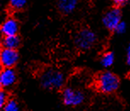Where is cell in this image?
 <instances>
[{
	"label": "cell",
	"mask_w": 130,
	"mask_h": 111,
	"mask_svg": "<svg viewBox=\"0 0 130 111\" xmlns=\"http://www.w3.org/2000/svg\"><path fill=\"white\" fill-rule=\"evenodd\" d=\"M120 87V79L111 71L100 73L96 79V88L100 92L111 94L115 92Z\"/></svg>",
	"instance_id": "cell-2"
},
{
	"label": "cell",
	"mask_w": 130,
	"mask_h": 111,
	"mask_svg": "<svg viewBox=\"0 0 130 111\" xmlns=\"http://www.w3.org/2000/svg\"><path fill=\"white\" fill-rule=\"evenodd\" d=\"M96 42V35L89 29H83L78 31L75 38V44L82 50L91 48Z\"/></svg>",
	"instance_id": "cell-3"
},
{
	"label": "cell",
	"mask_w": 130,
	"mask_h": 111,
	"mask_svg": "<svg viewBox=\"0 0 130 111\" xmlns=\"http://www.w3.org/2000/svg\"><path fill=\"white\" fill-rule=\"evenodd\" d=\"M3 111H20L19 103L15 99L9 98L3 107Z\"/></svg>",
	"instance_id": "cell-12"
},
{
	"label": "cell",
	"mask_w": 130,
	"mask_h": 111,
	"mask_svg": "<svg viewBox=\"0 0 130 111\" xmlns=\"http://www.w3.org/2000/svg\"><path fill=\"white\" fill-rule=\"evenodd\" d=\"M127 64L130 65V43L127 48Z\"/></svg>",
	"instance_id": "cell-17"
},
{
	"label": "cell",
	"mask_w": 130,
	"mask_h": 111,
	"mask_svg": "<svg viewBox=\"0 0 130 111\" xmlns=\"http://www.w3.org/2000/svg\"><path fill=\"white\" fill-rule=\"evenodd\" d=\"M115 60V56L112 52H107V53H104L102 55L101 59H100V64L103 67L109 68L113 65Z\"/></svg>",
	"instance_id": "cell-11"
},
{
	"label": "cell",
	"mask_w": 130,
	"mask_h": 111,
	"mask_svg": "<svg viewBox=\"0 0 130 111\" xmlns=\"http://www.w3.org/2000/svg\"><path fill=\"white\" fill-rule=\"evenodd\" d=\"M19 60V53L16 49L3 48L0 53V62L4 68H13Z\"/></svg>",
	"instance_id": "cell-5"
},
{
	"label": "cell",
	"mask_w": 130,
	"mask_h": 111,
	"mask_svg": "<svg viewBox=\"0 0 130 111\" xmlns=\"http://www.w3.org/2000/svg\"><path fill=\"white\" fill-rule=\"evenodd\" d=\"M18 30H19L18 22L13 18L6 19L3 22V24L1 25V32L4 36L17 35Z\"/></svg>",
	"instance_id": "cell-8"
},
{
	"label": "cell",
	"mask_w": 130,
	"mask_h": 111,
	"mask_svg": "<svg viewBox=\"0 0 130 111\" xmlns=\"http://www.w3.org/2000/svg\"><path fill=\"white\" fill-rule=\"evenodd\" d=\"M128 0H113L114 2V4L116 5L117 7H121V6H123L124 4H126L127 3Z\"/></svg>",
	"instance_id": "cell-16"
},
{
	"label": "cell",
	"mask_w": 130,
	"mask_h": 111,
	"mask_svg": "<svg viewBox=\"0 0 130 111\" xmlns=\"http://www.w3.org/2000/svg\"><path fill=\"white\" fill-rule=\"evenodd\" d=\"M27 0H9V6L14 10L23 9L26 4Z\"/></svg>",
	"instance_id": "cell-13"
},
{
	"label": "cell",
	"mask_w": 130,
	"mask_h": 111,
	"mask_svg": "<svg viewBox=\"0 0 130 111\" xmlns=\"http://www.w3.org/2000/svg\"><path fill=\"white\" fill-rule=\"evenodd\" d=\"M62 101L67 106H77L83 103L85 95L79 90L72 87H65L61 92Z\"/></svg>",
	"instance_id": "cell-4"
},
{
	"label": "cell",
	"mask_w": 130,
	"mask_h": 111,
	"mask_svg": "<svg viewBox=\"0 0 130 111\" xmlns=\"http://www.w3.org/2000/svg\"><path fill=\"white\" fill-rule=\"evenodd\" d=\"M41 87L45 90H57L63 87L65 76L60 71L52 68L43 70L39 77Z\"/></svg>",
	"instance_id": "cell-1"
},
{
	"label": "cell",
	"mask_w": 130,
	"mask_h": 111,
	"mask_svg": "<svg viewBox=\"0 0 130 111\" xmlns=\"http://www.w3.org/2000/svg\"><path fill=\"white\" fill-rule=\"evenodd\" d=\"M126 28H127L126 24H125L123 21H121L117 25V26L116 27V29H115V31L118 34H122L126 31Z\"/></svg>",
	"instance_id": "cell-15"
},
{
	"label": "cell",
	"mask_w": 130,
	"mask_h": 111,
	"mask_svg": "<svg viewBox=\"0 0 130 111\" xmlns=\"http://www.w3.org/2000/svg\"><path fill=\"white\" fill-rule=\"evenodd\" d=\"M17 81V76L13 68H4L0 74V86L3 88L12 87Z\"/></svg>",
	"instance_id": "cell-7"
},
{
	"label": "cell",
	"mask_w": 130,
	"mask_h": 111,
	"mask_svg": "<svg viewBox=\"0 0 130 111\" xmlns=\"http://www.w3.org/2000/svg\"><path fill=\"white\" fill-rule=\"evenodd\" d=\"M9 99L8 93L5 90H1L0 91V107L3 108L4 104L8 102V100Z\"/></svg>",
	"instance_id": "cell-14"
},
{
	"label": "cell",
	"mask_w": 130,
	"mask_h": 111,
	"mask_svg": "<svg viewBox=\"0 0 130 111\" xmlns=\"http://www.w3.org/2000/svg\"><path fill=\"white\" fill-rule=\"evenodd\" d=\"M121 22V11L114 8L107 11L103 17V24L110 31H115L116 27Z\"/></svg>",
	"instance_id": "cell-6"
},
{
	"label": "cell",
	"mask_w": 130,
	"mask_h": 111,
	"mask_svg": "<svg viewBox=\"0 0 130 111\" xmlns=\"http://www.w3.org/2000/svg\"><path fill=\"white\" fill-rule=\"evenodd\" d=\"M20 44H21V39L17 35L6 36H4L3 41H2L3 48H5L16 49L20 46Z\"/></svg>",
	"instance_id": "cell-10"
},
{
	"label": "cell",
	"mask_w": 130,
	"mask_h": 111,
	"mask_svg": "<svg viewBox=\"0 0 130 111\" xmlns=\"http://www.w3.org/2000/svg\"><path fill=\"white\" fill-rule=\"evenodd\" d=\"M79 0H58V8L63 14H70L77 7Z\"/></svg>",
	"instance_id": "cell-9"
}]
</instances>
